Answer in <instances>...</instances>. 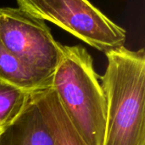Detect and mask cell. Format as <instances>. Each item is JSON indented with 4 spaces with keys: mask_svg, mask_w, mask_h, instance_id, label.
I'll return each mask as SVG.
<instances>
[{
    "mask_svg": "<svg viewBox=\"0 0 145 145\" xmlns=\"http://www.w3.org/2000/svg\"><path fill=\"white\" fill-rule=\"evenodd\" d=\"M107 103L104 145H145V52L125 46L105 54Z\"/></svg>",
    "mask_w": 145,
    "mask_h": 145,
    "instance_id": "cell-1",
    "label": "cell"
},
{
    "mask_svg": "<svg viewBox=\"0 0 145 145\" xmlns=\"http://www.w3.org/2000/svg\"><path fill=\"white\" fill-rule=\"evenodd\" d=\"M50 87L67 117L88 145H104L107 103L93 58L81 45L63 46Z\"/></svg>",
    "mask_w": 145,
    "mask_h": 145,
    "instance_id": "cell-2",
    "label": "cell"
},
{
    "mask_svg": "<svg viewBox=\"0 0 145 145\" xmlns=\"http://www.w3.org/2000/svg\"><path fill=\"white\" fill-rule=\"evenodd\" d=\"M19 8L48 21L105 54L123 47L125 29L88 0H16Z\"/></svg>",
    "mask_w": 145,
    "mask_h": 145,
    "instance_id": "cell-3",
    "label": "cell"
},
{
    "mask_svg": "<svg viewBox=\"0 0 145 145\" xmlns=\"http://www.w3.org/2000/svg\"><path fill=\"white\" fill-rule=\"evenodd\" d=\"M0 40L37 74L52 80L63 54L45 21L18 8H0Z\"/></svg>",
    "mask_w": 145,
    "mask_h": 145,
    "instance_id": "cell-4",
    "label": "cell"
},
{
    "mask_svg": "<svg viewBox=\"0 0 145 145\" xmlns=\"http://www.w3.org/2000/svg\"><path fill=\"white\" fill-rule=\"evenodd\" d=\"M0 145H55L31 96L18 118L0 132Z\"/></svg>",
    "mask_w": 145,
    "mask_h": 145,
    "instance_id": "cell-5",
    "label": "cell"
},
{
    "mask_svg": "<svg viewBox=\"0 0 145 145\" xmlns=\"http://www.w3.org/2000/svg\"><path fill=\"white\" fill-rule=\"evenodd\" d=\"M55 145H88L74 127L51 87L31 93Z\"/></svg>",
    "mask_w": 145,
    "mask_h": 145,
    "instance_id": "cell-6",
    "label": "cell"
},
{
    "mask_svg": "<svg viewBox=\"0 0 145 145\" xmlns=\"http://www.w3.org/2000/svg\"><path fill=\"white\" fill-rule=\"evenodd\" d=\"M0 79L28 92L50 87L48 79L25 65L8 51L0 40Z\"/></svg>",
    "mask_w": 145,
    "mask_h": 145,
    "instance_id": "cell-7",
    "label": "cell"
},
{
    "mask_svg": "<svg viewBox=\"0 0 145 145\" xmlns=\"http://www.w3.org/2000/svg\"><path fill=\"white\" fill-rule=\"evenodd\" d=\"M30 97L31 92L0 79V129L7 127L18 118Z\"/></svg>",
    "mask_w": 145,
    "mask_h": 145,
    "instance_id": "cell-8",
    "label": "cell"
},
{
    "mask_svg": "<svg viewBox=\"0 0 145 145\" xmlns=\"http://www.w3.org/2000/svg\"><path fill=\"white\" fill-rule=\"evenodd\" d=\"M2 130H3V129H0V132H1V131H2Z\"/></svg>",
    "mask_w": 145,
    "mask_h": 145,
    "instance_id": "cell-9",
    "label": "cell"
}]
</instances>
